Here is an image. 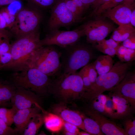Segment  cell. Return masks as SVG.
Returning a JSON list of instances; mask_svg holds the SVG:
<instances>
[{
    "label": "cell",
    "mask_w": 135,
    "mask_h": 135,
    "mask_svg": "<svg viewBox=\"0 0 135 135\" xmlns=\"http://www.w3.org/2000/svg\"><path fill=\"white\" fill-rule=\"evenodd\" d=\"M52 78L38 69L29 67L19 72H13L9 80L16 87L32 92L42 98L49 94Z\"/></svg>",
    "instance_id": "3957f363"
},
{
    "label": "cell",
    "mask_w": 135,
    "mask_h": 135,
    "mask_svg": "<svg viewBox=\"0 0 135 135\" xmlns=\"http://www.w3.org/2000/svg\"><path fill=\"white\" fill-rule=\"evenodd\" d=\"M40 40L38 31L16 39L11 43V60L0 70L18 72L29 67L34 52L42 47Z\"/></svg>",
    "instance_id": "6da1fadb"
},
{
    "label": "cell",
    "mask_w": 135,
    "mask_h": 135,
    "mask_svg": "<svg viewBox=\"0 0 135 135\" xmlns=\"http://www.w3.org/2000/svg\"><path fill=\"white\" fill-rule=\"evenodd\" d=\"M118 59L122 62H133L135 60V50L127 48L123 55Z\"/></svg>",
    "instance_id": "d6a6232c"
},
{
    "label": "cell",
    "mask_w": 135,
    "mask_h": 135,
    "mask_svg": "<svg viewBox=\"0 0 135 135\" xmlns=\"http://www.w3.org/2000/svg\"><path fill=\"white\" fill-rule=\"evenodd\" d=\"M17 87L10 80L0 79V101L6 103L14 95Z\"/></svg>",
    "instance_id": "d6986e66"
},
{
    "label": "cell",
    "mask_w": 135,
    "mask_h": 135,
    "mask_svg": "<svg viewBox=\"0 0 135 135\" xmlns=\"http://www.w3.org/2000/svg\"><path fill=\"white\" fill-rule=\"evenodd\" d=\"M44 110L40 105L18 110L14 116V123L16 135H22L31 119L36 114L40 113Z\"/></svg>",
    "instance_id": "2e32d148"
},
{
    "label": "cell",
    "mask_w": 135,
    "mask_h": 135,
    "mask_svg": "<svg viewBox=\"0 0 135 135\" xmlns=\"http://www.w3.org/2000/svg\"><path fill=\"white\" fill-rule=\"evenodd\" d=\"M78 73L82 80L85 92L89 88L91 85L88 74L87 65L83 67Z\"/></svg>",
    "instance_id": "4dcf8cb0"
},
{
    "label": "cell",
    "mask_w": 135,
    "mask_h": 135,
    "mask_svg": "<svg viewBox=\"0 0 135 135\" xmlns=\"http://www.w3.org/2000/svg\"><path fill=\"white\" fill-rule=\"evenodd\" d=\"M54 46H43L36 50L30 66L38 69L52 78L62 73L60 52Z\"/></svg>",
    "instance_id": "52a82bcc"
},
{
    "label": "cell",
    "mask_w": 135,
    "mask_h": 135,
    "mask_svg": "<svg viewBox=\"0 0 135 135\" xmlns=\"http://www.w3.org/2000/svg\"><path fill=\"white\" fill-rule=\"evenodd\" d=\"M135 3L131 4H120L108 10L98 18H108L119 26L130 24V19Z\"/></svg>",
    "instance_id": "5bb4252c"
},
{
    "label": "cell",
    "mask_w": 135,
    "mask_h": 135,
    "mask_svg": "<svg viewBox=\"0 0 135 135\" xmlns=\"http://www.w3.org/2000/svg\"><path fill=\"white\" fill-rule=\"evenodd\" d=\"M66 104L60 102L53 105L52 112L60 117L64 121L73 124L86 132L81 113L70 109Z\"/></svg>",
    "instance_id": "9a60e30c"
},
{
    "label": "cell",
    "mask_w": 135,
    "mask_h": 135,
    "mask_svg": "<svg viewBox=\"0 0 135 135\" xmlns=\"http://www.w3.org/2000/svg\"><path fill=\"white\" fill-rule=\"evenodd\" d=\"M85 92L82 80L76 72L62 73L52 78L49 94L66 104L82 98Z\"/></svg>",
    "instance_id": "7a4b0ae2"
},
{
    "label": "cell",
    "mask_w": 135,
    "mask_h": 135,
    "mask_svg": "<svg viewBox=\"0 0 135 135\" xmlns=\"http://www.w3.org/2000/svg\"><path fill=\"white\" fill-rule=\"evenodd\" d=\"M84 127L86 132L90 135H104L97 123L94 120L81 113Z\"/></svg>",
    "instance_id": "603a6c76"
},
{
    "label": "cell",
    "mask_w": 135,
    "mask_h": 135,
    "mask_svg": "<svg viewBox=\"0 0 135 135\" xmlns=\"http://www.w3.org/2000/svg\"><path fill=\"white\" fill-rule=\"evenodd\" d=\"M114 63L112 57L107 55L99 56L93 62L99 75L106 73L110 70Z\"/></svg>",
    "instance_id": "44dd1931"
},
{
    "label": "cell",
    "mask_w": 135,
    "mask_h": 135,
    "mask_svg": "<svg viewBox=\"0 0 135 135\" xmlns=\"http://www.w3.org/2000/svg\"><path fill=\"white\" fill-rule=\"evenodd\" d=\"M16 135L14 129L8 126L0 118V135Z\"/></svg>",
    "instance_id": "8d00e7d4"
},
{
    "label": "cell",
    "mask_w": 135,
    "mask_h": 135,
    "mask_svg": "<svg viewBox=\"0 0 135 135\" xmlns=\"http://www.w3.org/2000/svg\"><path fill=\"white\" fill-rule=\"evenodd\" d=\"M76 22L72 14L67 8L65 0H58L51 8L48 22L50 31L62 27L69 30Z\"/></svg>",
    "instance_id": "30bf717a"
},
{
    "label": "cell",
    "mask_w": 135,
    "mask_h": 135,
    "mask_svg": "<svg viewBox=\"0 0 135 135\" xmlns=\"http://www.w3.org/2000/svg\"><path fill=\"white\" fill-rule=\"evenodd\" d=\"M94 18L80 26L86 36L87 43L91 44L94 48L97 43L104 39L115 28L113 24L104 18Z\"/></svg>",
    "instance_id": "ba28073f"
},
{
    "label": "cell",
    "mask_w": 135,
    "mask_h": 135,
    "mask_svg": "<svg viewBox=\"0 0 135 135\" xmlns=\"http://www.w3.org/2000/svg\"><path fill=\"white\" fill-rule=\"evenodd\" d=\"M41 98L32 92L17 87L15 94L10 100L12 107L18 110L31 108L33 105L40 106Z\"/></svg>",
    "instance_id": "7c38bea8"
},
{
    "label": "cell",
    "mask_w": 135,
    "mask_h": 135,
    "mask_svg": "<svg viewBox=\"0 0 135 135\" xmlns=\"http://www.w3.org/2000/svg\"><path fill=\"white\" fill-rule=\"evenodd\" d=\"M97 43L95 45L94 48H96L99 51L112 57H114L116 55L117 50L109 48L100 42Z\"/></svg>",
    "instance_id": "1f68e13d"
},
{
    "label": "cell",
    "mask_w": 135,
    "mask_h": 135,
    "mask_svg": "<svg viewBox=\"0 0 135 135\" xmlns=\"http://www.w3.org/2000/svg\"><path fill=\"white\" fill-rule=\"evenodd\" d=\"M44 123L43 112L36 114L30 120L22 135H35Z\"/></svg>",
    "instance_id": "7402d4cb"
},
{
    "label": "cell",
    "mask_w": 135,
    "mask_h": 135,
    "mask_svg": "<svg viewBox=\"0 0 135 135\" xmlns=\"http://www.w3.org/2000/svg\"></svg>",
    "instance_id": "9f6ffc18"
},
{
    "label": "cell",
    "mask_w": 135,
    "mask_h": 135,
    "mask_svg": "<svg viewBox=\"0 0 135 135\" xmlns=\"http://www.w3.org/2000/svg\"><path fill=\"white\" fill-rule=\"evenodd\" d=\"M12 59V56L10 52L0 54V67L9 62Z\"/></svg>",
    "instance_id": "b9f144b4"
},
{
    "label": "cell",
    "mask_w": 135,
    "mask_h": 135,
    "mask_svg": "<svg viewBox=\"0 0 135 135\" xmlns=\"http://www.w3.org/2000/svg\"><path fill=\"white\" fill-rule=\"evenodd\" d=\"M130 24L133 27L135 26V8L132 12L130 19Z\"/></svg>",
    "instance_id": "7dc6e473"
},
{
    "label": "cell",
    "mask_w": 135,
    "mask_h": 135,
    "mask_svg": "<svg viewBox=\"0 0 135 135\" xmlns=\"http://www.w3.org/2000/svg\"><path fill=\"white\" fill-rule=\"evenodd\" d=\"M61 48L60 61L62 73H72L89 64L94 58L92 49L88 46L78 42Z\"/></svg>",
    "instance_id": "5b68a950"
},
{
    "label": "cell",
    "mask_w": 135,
    "mask_h": 135,
    "mask_svg": "<svg viewBox=\"0 0 135 135\" xmlns=\"http://www.w3.org/2000/svg\"><path fill=\"white\" fill-rule=\"evenodd\" d=\"M98 42L102 43L109 48L115 49L117 50L120 45L119 43L111 38L108 40H106L104 39Z\"/></svg>",
    "instance_id": "60d3db41"
},
{
    "label": "cell",
    "mask_w": 135,
    "mask_h": 135,
    "mask_svg": "<svg viewBox=\"0 0 135 135\" xmlns=\"http://www.w3.org/2000/svg\"><path fill=\"white\" fill-rule=\"evenodd\" d=\"M106 101L104 106L105 115L113 118L116 112V105L110 97L106 96Z\"/></svg>",
    "instance_id": "f1b7e54d"
},
{
    "label": "cell",
    "mask_w": 135,
    "mask_h": 135,
    "mask_svg": "<svg viewBox=\"0 0 135 135\" xmlns=\"http://www.w3.org/2000/svg\"><path fill=\"white\" fill-rule=\"evenodd\" d=\"M108 91L117 94L126 99L134 112L135 109V73L128 71L117 85Z\"/></svg>",
    "instance_id": "8fae6325"
},
{
    "label": "cell",
    "mask_w": 135,
    "mask_h": 135,
    "mask_svg": "<svg viewBox=\"0 0 135 135\" xmlns=\"http://www.w3.org/2000/svg\"><path fill=\"white\" fill-rule=\"evenodd\" d=\"M7 6L6 7L9 13L14 16H16L22 7L20 0L15 1Z\"/></svg>",
    "instance_id": "d590c367"
},
{
    "label": "cell",
    "mask_w": 135,
    "mask_h": 135,
    "mask_svg": "<svg viewBox=\"0 0 135 135\" xmlns=\"http://www.w3.org/2000/svg\"><path fill=\"white\" fill-rule=\"evenodd\" d=\"M16 0H0V7L7 6Z\"/></svg>",
    "instance_id": "681fc988"
},
{
    "label": "cell",
    "mask_w": 135,
    "mask_h": 135,
    "mask_svg": "<svg viewBox=\"0 0 135 135\" xmlns=\"http://www.w3.org/2000/svg\"><path fill=\"white\" fill-rule=\"evenodd\" d=\"M97 0H81L84 7L86 11L89 7L94 4Z\"/></svg>",
    "instance_id": "ee69618b"
},
{
    "label": "cell",
    "mask_w": 135,
    "mask_h": 135,
    "mask_svg": "<svg viewBox=\"0 0 135 135\" xmlns=\"http://www.w3.org/2000/svg\"><path fill=\"white\" fill-rule=\"evenodd\" d=\"M78 135H90L88 133L86 132H79L78 134Z\"/></svg>",
    "instance_id": "816d5d0a"
},
{
    "label": "cell",
    "mask_w": 135,
    "mask_h": 135,
    "mask_svg": "<svg viewBox=\"0 0 135 135\" xmlns=\"http://www.w3.org/2000/svg\"><path fill=\"white\" fill-rule=\"evenodd\" d=\"M84 36V32L80 27L72 30H52L41 40V45L42 46L56 45L65 48L77 42Z\"/></svg>",
    "instance_id": "9c48e42d"
},
{
    "label": "cell",
    "mask_w": 135,
    "mask_h": 135,
    "mask_svg": "<svg viewBox=\"0 0 135 135\" xmlns=\"http://www.w3.org/2000/svg\"><path fill=\"white\" fill-rule=\"evenodd\" d=\"M0 103L3 104V105H6V104H7L6 103H3V102H2L0 101Z\"/></svg>",
    "instance_id": "db71d44e"
},
{
    "label": "cell",
    "mask_w": 135,
    "mask_h": 135,
    "mask_svg": "<svg viewBox=\"0 0 135 135\" xmlns=\"http://www.w3.org/2000/svg\"><path fill=\"white\" fill-rule=\"evenodd\" d=\"M64 134L66 135H74V134L65 130L64 132Z\"/></svg>",
    "instance_id": "f5cc1de1"
},
{
    "label": "cell",
    "mask_w": 135,
    "mask_h": 135,
    "mask_svg": "<svg viewBox=\"0 0 135 135\" xmlns=\"http://www.w3.org/2000/svg\"><path fill=\"white\" fill-rule=\"evenodd\" d=\"M0 12L6 20L7 28L10 29L14 23L16 16H13L10 14L6 7L2 8Z\"/></svg>",
    "instance_id": "e575fe53"
},
{
    "label": "cell",
    "mask_w": 135,
    "mask_h": 135,
    "mask_svg": "<svg viewBox=\"0 0 135 135\" xmlns=\"http://www.w3.org/2000/svg\"><path fill=\"white\" fill-rule=\"evenodd\" d=\"M29 4L38 8H52L58 0H27Z\"/></svg>",
    "instance_id": "f546056e"
},
{
    "label": "cell",
    "mask_w": 135,
    "mask_h": 135,
    "mask_svg": "<svg viewBox=\"0 0 135 135\" xmlns=\"http://www.w3.org/2000/svg\"><path fill=\"white\" fill-rule=\"evenodd\" d=\"M87 66L88 74L92 85L95 81L98 73L93 62L87 65Z\"/></svg>",
    "instance_id": "74e56055"
},
{
    "label": "cell",
    "mask_w": 135,
    "mask_h": 135,
    "mask_svg": "<svg viewBox=\"0 0 135 135\" xmlns=\"http://www.w3.org/2000/svg\"><path fill=\"white\" fill-rule=\"evenodd\" d=\"M8 36H11L9 32L6 30H0V42L3 38Z\"/></svg>",
    "instance_id": "c3c4849f"
},
{
    "label": "cell",
    "mask_w": 135,
    "mask_h": 135,
    "mask_svg": "<svg viewBox=\"0 0 135 135\" xmlns=\"http://www.w3.org/2000/svg\"><path fill=\"white\" fill-rule=\"evenodd\" d=\"M110 96L116 104V112L113 118L122 120L132 115L133 112L128 101L120 95L110 92Z\"/></svg>",
    "instance_id": "e0dca14e"
},
{
    "label": "cell",
    "mask_w": 135,
    "mask_h": 135,
    "mask_svg": "<svg viewBox=\"0 0 135 135\" xmlns=\"http://www.w3.org/2000/svg\"><path fill=\"white\" fill-rule=\"evenodd\" d=\"M122 45L126 48L135 50V33L131 35L123 41Z\"/></svg>",
    "instance_id": "f35d334b"
},
{
    "label": "cell",
    "mask_w": 135,
    "mask_h": 135,
    "mask_svg": "<svg viewBox=\"0 0 135 135\" xmlns=\"http://www.w3.org/2000/svg\"><path fill=\"white\" fill-rule=\"evenodd\" d=\"M65 1L67 8L73 15L76 23L81 22L84 19L73 0H65Z\"/></svg>",
    "instance_id": "83f0119b"
},
{
    "label": "cell",
    "mask_w": 135,
    "mask_h": 135,
    "mask_svg": "<svg viewBox=\"0 0 135 135\" xmlns=\"http://www.w3.org/2000/svg\"><path fill=\"white\" fill-rule=\"evenodd\" d=\"M10 36H7L3 38L0 42V54L10 52L11 43Z\"/></svg>",
    "instance_id": "836d02e7"
},
{
    "label": "cell",
    "mask_w": 135,
    "mask_h": 135,
    "mask_svg": "<svg viewBox=\"0 0 135 135\" xmlns=\"http://www.w3.org/2000/svg\"><path fill=\"white\" fill-rule=\"evenodd\" d=\"M63 127L65 130L72 133L74 135H78L80 132L77 126L64 121Z\"/></svg>",
    "instance_id": "ab89813d"
},
{
    "label": "cell",
    "mask_w": 135,
    "mask_h": 135,
    "mask_svg": "<svg viewBox=\"0 0 135 135\" xmlns=\"http://www.w3.org/2000/svg\"><path fill=\"white\" fill-rule=\"evenodd\" d=\"M113 32L110 38L120 43L135 33V30L134 27L129 24L119 26Z\"/></svg>",
    "instance_id": "ffe728a7"
},
{
    "label": "cell",
    "mask_w": 135,
    "mask_h": 135,
    "mask_svg": "<svg viewBox=\"0 0 135 135\" xmlns=\"http://www.w3.org/2000/svg\"><path fill=\"white\" fill-rule=\"evenodd\" d=\"M106 100V96L101 94L89 102L88 106L94 110L105 115L104 106Z\"/></svg>",
    "instance_id": "cb8c5ba5"
},
{
    "label": "cell",
    "mask_w": 135,
    "mask_h": 135,
    "mask_svg": "<svg viewBox=\"0 0 135 135\" xmlns=\"http://www.w3.org/2000/svg\"><path fill=\"white\" fill-rule=\"evenodd\" d=\"M84 112V114L85 115L93 119L97 123L104 134L126 135L123 128L88 106L85 109Z\"/></svg>",
    "instance_id": "4fadbf2b"
},
{
    "label": "cell",
    "mask_w": 135,
    "mask_h": 135,
    "mask_svg": "<svg viewBox=\"0 0 135 135\" xmlns=\"http://www.w3.org/2000/svg\"><path fill=\"white\" fill-rule=\"evenodd\" d=\"M43 112L44 123L46 128L54 133L60 131L63 127L64 121L53 113L48 112L44 110Z\"/></svg>",
    "instance_id": "ac0fdd59"
},
{
    "label": "cell",
    "mask_w": 135,
    "mask_h": 135,
    "mask_svg": "<svg viewBox=\"0 0 135 135\" xmlns=\"http://www.w3.org/2000/svg\"><path fill=\"white\" fill-rule=\"evenodd\" d=\"M81 14L83 15L85 12L84 5L81 0H73Z\"/></svg>",
    "instance_id": "7bdbcfd3"
},
{
    "label": "cell",
    "mask_w": 135,
    "mask_h": 135,
    "mask_svg": "<svg viewBox=\"0 0 135 135\" xmlns=\"http://www.w3.org/2000/svg\"><path fill=\"white\" fill-rule=\"evenodd\" d=\"M133 62H116L108 72L98 76L95 82L85 91L82 98L89 102L103 92L118 84L132 66Z\"/></svg>",
    "instance_id": "277c9868"
},
{
    "label": "cell",
    "mask_w": 135,
    "mask_h": 135,
    "mask_svg": "<svg viewBox=\"0 0 135 135\" xmlns=\"http://www.w3.org/2000/svg\"><path fill=\"white\" fill-rule=\"evenodd\" d=\"M6 28H7L6 22L0 12V30H5V29Z\"/></svg>",
    "instance_id": "f6af8a7d"
},
{
    "label": "cell",
    "mask_w": 135,
    "mask_h": 135,
    "mask_svg": "<svg viewBox=\"0 0 135 135\" xmlns=\"http://www.w3.org/2000/svg\"><path fill=\"white\" fill-rule=\"evenodd\" d=\"M122 120L123 128L126 135H135V118L132 115L127 116Z\"/></svg>",
    "instance_id": "4316f807"
},
{
    "label": "cell",
    "mask_w": 135,
    "mask_h": 135,
    "mask_svg": "<svg viewBox=\"0 0 135 135\" xmlns=\"http://www.w3.org/2000/svg\"><path fill=\"white\" fill-rule=\"evenodd\" d=\"M135 0H124L120 4H131L135 3Z\"/></svg>",
    "instance_id": "f907efd6"
},
{
    "label": "cell",
    "mask_w": 135,
    "mask_h": 135,
    "mask_svg": "<svg viewBox=\"0 0 135 135\" xmlns=\"http://www.w3.org/2000/svg\"><path fill=\"white\" fill-rule=\"evenodd\" d=\"M124 0H110L94 10L92 14L94 17H100L105 11L120 4Z\"/></svg>",
    "instance_id": "484cf974"
},
{
    "label": "cell",
    "mask_w": 135,
    "mask_h": 135,
    "mask_svg": "<svg viewBox=\"0 0 135 135\" xmlns=\"http://www.w3.org/2000/svg\"><path fill=\"white\" fill-rule=\"evenodd\" d=\"M18 110L12 107L10 109L0 108V118L8 126H10L14 123V117Z\"/></svg>",
    "instance_id": "d4e9b609"
},
{
    "label": "cell",
    "mask_w": 135,
    "mask_h": 135,
    "mask_svg": "<svg viewBox=\"0 0 135 135\" xmlns=\"http://www.w3.org/2000/svg\"><path fill=\"white\" fill-rule=\"evenodd\" d=\"M3 105V104L0 103V106Z\"/></svg>",
    "instance_id": "11a10c76"
},
{
    "label": "cell",
    "mask_w": 135,
    "mask_h": 135,
    "mask_svg": "<svg viewBox=\"0 0 135 135\" xmlns=\"http://www.w3.org/2000/svg\"><path fill=\"white\" fill-rule=\"evenodd\" d=\"M110 0H97L96 2L92 6V8L94 9H95L100 6L109 2Z\"/></svg>",
    "instance_id": "bcb514c9"
},
{
    "label": "cell",
    "mask_w": 135,
    "mask_h": 135,
    "mask_svg": "<svg viewBox=\"0 0 135 135\" xmlns=\"http://www.w3.org/2000/svg\"><path fill=\"white\" fill-rule=\"evenodd\" d=\"M42 17L38 8L30 4L22 7L16 15L10 29L12 37L16 40L38 31Z\"/></svg>",
    "instance_id": "8992f818"
}]
</instances>
